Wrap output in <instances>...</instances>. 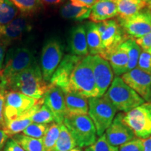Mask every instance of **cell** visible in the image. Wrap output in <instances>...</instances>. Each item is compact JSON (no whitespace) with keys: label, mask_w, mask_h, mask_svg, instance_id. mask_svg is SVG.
<instances>
[{"label":"cell","mask_w":151,"mask_h":151,"mask_svg":"<svg viewBox=\"0 0 151 151\" xmlns=\"http://www.w3.org/2000/svg\"><path fill=\"white\" fill-rule=\"evenodd\" d=\"M37 60L32 51L26 48H15L9 50L5 64L0 73V86L24 69L36 65Z\"/></svg>","instance_id":"cell-5"},{"label":"cell","mask_w":151,"mask_h":151,"mask_svg":"<svg viewBox=\"0 0 151 151\" xmlns=\"http://www.w3.org/2000/svg\"><path fill=\"white\" fill-rule=\"evenodd\" d=\"M10 137L4 129V127H0V151L3 148L5 143Z\"/></svg>","instance_id":"cell-40"},{"label":"cell","mask_w":151,"mask_h":151,"mask_svg":"<svg viewBox=\"0 0 151 151\" xmlns=\"http://www.w3.org/2000/svg\"><path fill=\"white\" fill-rule=\"evenodd\" d=\"M122 44L127 50L128 56H129L128 71H129L137 68L138 61H139L142 50L134 39H127Z\"/></svg>","instance_id":"cell-27"},{"label":"cell","mask_w":151,"mask_h":151,"mask_svg":"<svg viewBox=\"0 0 151 151\" xmlns=\"http://www.w3.org/2000/svg\"><path fill=\"white\" fill-rule=\"evenodd\" d=\"M119 151H144V139L135 137L132 140L121 145Z\"/></svg>","instance_id":"cell-34"},{"label":"cell","mask_w":151,"mask_h":151,"mask_svg":"<svg viewBox=\"0 0 151 151\" xmlns=\"http://www.w3.org/2000/svg\"><path fill=\"white\" fill-rule=\"evenodd\" d=\"M48 124H38L32 122L22 132V134L35 139H42L47 129Z\"/></svg>","instance_id":"cell-32"},{"label":"cell","mask_w":151,"mask_h":151,"mask_svg":"<svg viewBox=\"0 0 151 151\" xmlns=\"http://www.w3.org/2000/svg\"><path fill=\"white\" fill-rule=\"evenodd\" d=\"M92 66L99 97L104 95L113 81L114 73L109 61L99 55H92Z\"/></svg>","instance_id":"cell-11"},{"label":"cell","mask_w":151,"mask_h":151,"mask_svg":"<svg viewBox=\"0 0 151 151\" xmlns=\"http://www.w3.org/2000/svg\"><path fill=\"white\" fill-rule=\"evenodd\" d=\"M43 104V98L39 99L38 102L34 106L32 109L28 110L19 116L18 118L14 120L5 121L4 129L9 137L18 134L20 132H22L27 128L32 121V116L35 114V113L41 106Z\"/></svg>","instance_id":"cell-17"},{"label":"cell","mask_w":151,"mask_h":151,"mask_svg":"<svg viewBox=\"0 0 151 151\" xmlns=\"http://www.w3.org/2000/svg\"><path fill=\"white\" fill-rule=\"evenodd\" d=\"M91 9L77 6L71 2L67 3L60 10L61 16L66 19L73 20H83L89 18Z\"/></svg>","instance_id":"cell-24"},{"label":"cell","mask_w":151,"mask_h":151,"mask_svg":"<svg viewBox=\"0 0 151 151\" xmlns=\"http://www.w3.org/2000/svg\"><path fill=\"white\" fill-rule=\"evenodd\" d=\"M18 14V9L11 0H0V25L9 24Z\"/></svg>","instance_id":"cell-26"},{"label":"cell","mask_w":151,"mask_h":151,"mask_svg":"<svg viewBox=\"0 0 151 151\" xmlns=\"http://www.w3.org/2000/svg\"><path fill=\"white\" fill-rule=\"evenodd\" d=\"M4 151H25L22 148L17 141L15 140L14 138H11L7 140L6 143Z\"/></svg>","instance_id":"cell-37"},{"label":"cell","mask_w":151,"mask_h":151,"mask_svg":"<svg viewBox=\"0 0 151 151\" xmlns=\"http://www.w3.org/2000/svg\"><path fill=\"white\" fill-rule=\"evenodd\" d=\"M43 104L51 111L56 123H63L67 116V108L63 90L59 87L49 85V88L43 97Z\"/></svg>","instance_id":"cell-12"},{"label":"cell","mask_w":151,"mask_h":151,"mask_svg":"<svg viewBox=\"0 0 151 151\" xmlns=\"http://www.w3.org/2000/svg\"><path fill=\"white\" fill-rule=\"evenodd\" d=\"M41 4H44L52 5V4H58L62 1V0H40Z\"/></svg>","instance_id":"cell-42"},{"label":"cell","mask_w":151,"mask_h":151,"mask_svg":"<svg viewBox=\"0 0 151 151\" xmlns=\"http://www.w3.org/2000/svg\"><path fill=\"white\" fill-rule=\"evenodd\" d=\"M60 132V124L55 122H52L48 126L46 134L42 138L45 151H51L58 141Z\"/></svg>","instance_id":"cell-29"},{"label":"cell","mask_w":151,"mask_h":151,"mask_svg":"<svg viewBox=\"0 0 151 151\" xmlns=\"http://www.w3.org/2000/svg\"><path fill=\"white\" fill-rule=\"evenodd\" d=\"M71 3L74 6L91 9L97 0H69Z\"/></svg>","instance_id":"cell-39"},{"label":"cell","mask_w":151,"mask_h":151,"mask_svg":"<svg viewBox=\"0 0 151 151\" xmlns=\"http://www.w3.org/2000/svg\"><path fill=\"white\" fill-rule=\"evenodd\" d=\"M118 16V7L113 0H97L91 8L89 18L92 22L99 23Z\"/></svg>","instance_id":"cell-19"},{"label":"cell","mask_w":151,"mask_h":151,"mask_svg":"<svg viewBox=\"0 0 151 151\" xmlns=\"http://www.w3.org/2000/svg\"><path fill=\"white\" fill-rule=\"evenodd\" d=\"M92 57L90 55L84 57L76 65L71 74L67 92H76L86 98L99 97L92 70Z\"/></svg>","instance_id":"cell-2"},{"label":"cell","mask_w":151,"mask_h":151,"mask_svg":"<svg viewBox=\"0 0 151 151\" xmlns=\"http://www.w3.org/2000/svg\"><path fill=\"white\" fill-rule=\"evenodd\" d=\"M68 115H88L89 106L88 98L76 92H64Z\"/></svg>","instance_id":"cell-21"},{"label":"cell","mask_w":151,"mask_h":151,"mask_svg":"<svg viewBox=\"0 0 151 151\" xmlns=\"http://www.w3.org/2000/svg\"><path fill=\"white\" fill-rule=\"evenodd\" d=\"M32 121L38 124H50L55 122V118L51 111L44 104L32 116Z\"/></svg>","instance_id":"cell-31"},{"label":"cell","mask_w":151,"mask_h":151,"mask_svg":"<svg viewBox=\"0 0 151 151\" xmlns=\"http://www.w3.org/2000/svg\"><path fill=\"white\" fill-rule=\"evenodd\" d=\"M118 7V17L126 18L140 12L146 8L147 2L143 0H113Z\"/></svg>","instance_id":"cell-23"},{"label":"cell","mask_w":151,"mask_h":151,"mask_svg":"<svg viewBox=\"0 0 151 151\" xmlns=\"http://www.w3.org/2000/svg\"><path fill=\"white\" fill-rule=\"evenodd\" d=\"M121 78L146 102L151 103V75L135 68Z\"/></svg>","instance_id":"cell-13"},{"label":"cell","mask_w":151,"mask_h":151,"mask_svg":"<svg viewBox=\"0 0 151 151\" xmlns=\"http://www.w3.org/2000/svg\"><path fill=\"white\" fill-rule=\"evenodd\" d=\"M101 57L109 61L116 76H120L128 72L129 56L122 44Z\"/></svg>","instance_id":"cell-18"},{"label":"cell","mask_w":151,"mask_h":151,"mask_svg":"<svg viewBox=\"0 0 151 151\" xmlns=\"http://www.w3.org/2000/svg\"><path fill=\"white\" fill-rule=\"evenodd\" d=\"M76 146L71 133L63 123L60 124V132L58 141L51 151H69Z\"/></svg>","instance_id":"cell-25"},{"label":"cell","mask_w":151,"mask_h":151,"mask_svg":"<svg viewBox=\"0 0 151 151\" xmlns=\"http://www.w3.org/2000/svg\"><path fill=\"white\" fill-rule=\"evenodd\" d=\"M88 114L99 137L102 136L114 120L117 109L104 96L88 98Z\"/></svg>","instance_id":"cell-6"},{"label":"cell","mask_w":151,"mask_h":151,"mask_svg":"<svg viewBox=\"0 0 151 151\" xmlns=\"http://www.w3.org/2000/svg\"><path fill=\"white\" fill-rule=\"evenodd\" d=\"M5 55V46L0 42V73L4 66V60Z\"/></svg>","instance_id":"cell-41"},{"label":"cell","mask_w":151,"mask_h":151,"mask_svg":"<svg viewBox=\"0 0 151 151\" xmlns=\"http://www.w3.org/2000/svg\"><path fill=\"white\" fill-rule=\"evenodd\" d=\"M69 50L71 55L76 56L86 57L89 55L86 27L84 25L77 26L72 29L69 39Z\"/></svg>","instance_id":"cell-20"},{"label":"cell","mask_w":151,"mask_h":151,"mask_svg":"<svg viewBox=\"0 0 151 151\" xmlns=\"http://www.w3.org/2000/svg\"><path fill=\"white\" fill-rule=\"evenodd\" d=\"M66 126L76 146L82 148L92 146L97 141V130L88 115H68L64 119Z\"/></svg>","instance_id":"cell-4"},{"label":"cell","mask_w":151,"mask_h":151,"mask_svg":"<svg viewBox=\"0 0 151 151\" xmlns=\"http://www.w3.org/2000/svg\"><path fill=\"white\" fill-rule=\"evenodd\" d=\"M134 40L137 44L140 46L141 50L146 51L151 48V32L139 39H134Z\"/></svg>","instance_id":"cell-36"},{"label":"cell","mask_w":151,"mask_h":151,"mask_svg":"<svg viewBox=\"0 0 151 151\" xmlns=\"http://www.w3.org/2000/svg\"><path fill=\"white\" fill-rule=\"evenodd\" d=\"M63 56V48L56 39H50L45 43L41 55V70L46 83L51 80Z\"/></svg>","instance_id":"cell-8"},{"label":"cell","mask_w":151,"mask_h":151,"mask_svg":"<svg viewBox=\"0 0 151 151\" xmlns=\"http://www.w3.org/2000/svg\"><path fill=\"white\" fill-rule=\"evenodd\" d=\"M122 118L123 113H118L104 133L106 140L112 146H120L137 137L134 132L124 123Z\"/></svg>","instance_id":"cell-15"},{"label":"cell","mask_w":151,"mask_h":151,"mask_svg":"<svg viewBox=\"0 0 151 151\" xmlns=\"http://www.w3.org/2000/svg\"><path fill=\"white\" fill-rule=\"evenodd\" d=\"M146 52H148V53H150V54H151V48H150V49H148V50H146Z\"/></svg>","instance_id":"cell-45"},{"label":"cell","mask_w":151,"mask_h":151,"mask_svg":"<svg viewBox=\"0 0 151 151\" xmlns=\"http://www.w3.org/2000/svg\"><path fill=\"white\" fill-rule=\"evenodd\" d=\"M39 99L14 91H5V104L4 116V121L14 120L29 110Z\"/></svg>","instance_id":"cell-10"},{"label":"cell","mask_w":151,"mask_h":151,"mask_svg":"<svg viewBox=\"0 0 151 151\" xmlns=\"http://www.w3.org/2000/svg\"><path fill=\"white\" fill-rule=\"evenodd\" d=\"M0 38H1V37H0Z\"/></svg>","instance_id":"cell-47"},{"label":"cell","mask_w":151,"mask_h":151,"mask_svg":"<svg viewBox=\"0 0 151 151\" xmlns=\"http://www.w3.org/2000/svg\"><path fill=\"white\" fill-rule=\"evenodd\" d=\"M5 104V91L0 89V127H4L5 121L4 116Z\"/></svg>","instance_id":"cell-38"},{"label":"cell","mask_w":151,"mask_h":151,"mask_svg":"<svg viewBox=\"0 0 151 151\" xmlns=\"http://www.w3.org/2000/svg\"><path fill=\"white\" fill-rule=\"evenodd\" d=\"M146 11H148V12L150 14V15L151 16V0H150V1L147 2V5H146Z\"/></svg>","instance_id":"cell-43"},{"label":"cell","mask_w":151,"mask_h":151,"mask_svg":"<svg viewBox=\"0 0 151 151\" xmlns=\"http://www.w3.org/2000/svg\"><path fill=\"white\" fill-rule=\"evenodd\" d=\"M49 85L43 78L41 68L38 64L24 69L9 78L0 86L4 91L18 92L28 97L40 99L49 88Z\"/></svg>","instance_id":"cell-1"},{"label":"cell","mask_w":151,"mask_h":151,"mask_svg":"<svg viewBox=\"0 0 151 151\" xmlns=\"http://www.w3.org/2000/svg\"><path fill=\"white\" fill-rule=\"evenodd\" d=\"M106 26L104 31L100 35L104 50L103 53L99 56L111 52V50L118 48L122 43L129 39L124 32L116 20L111 19L106 20Z\"/></svg>","instance_id":"cell-16"},{"label":"cell","mask_w":151,"mask_h":151,"mask_svg":"<svg viewBox=\"0 0 151 151\" xmlns=\"http://www.w3.org/2000/svg\"><path fill=\"white\" fill-rule=\"evenodd\" d=\"M14 139L25 151H45L42 139H35L24 134H16Z\"/></svg>","instance_id":"cell-28"},{"label":"cell","mask_w":151,"mask_h":151,"mask_svg":"<svg viewBox=\"0 0 151 151\" xmlns=\"http://www.w3.org/2000/svg\"><path fill=\"white\" fill-rule=\"evenodd\" d=\"M137 68L151 75V54L144 50L141 51Z\"/></svg>","instance_id":"cell-35"},{"label":"cell","mask_w":151,"mask_h":151,"mask_svg":"<svg viewBox=\"0 0 151 151\" xmlns=\"http://www.w3.org/2000/svg\"><path fill=\"white\" fill-rule=\"evenodd\" d=\"M104 97L116 107L117 111L127 113L145 103V101L121 77L116 76L104 94Z\"/></svg>","instance_id":"cell-3"},{"label":"cell","mask_w":151,"mask_h":151,"mask_svg":"<svg viewBox=\"0 0 151 151\" xmlns=\"http://www.w3.org/2000/svg\"><path fill=\"white\" fill-rule=\"evenodd\" d=\"M122 120L137 137L146 139L151 137V103L145 102L123 113Z\"/></svg>","instance_id":"cell-7"},{"label":"cell","mask_w":151,"mask_h":151,"mask_svg":"<svg viewBox=\"0 0 151 151\" xmlns=\"http://www.w3.org/2000/svg\"><path fill=\"white\" fill-rule=\"evenodd\" d=\"M83 58L71 54L65 55L55 71L50 84L59 87L64 92H67L71 74L76 65Z\"/></svg>","instance_id":"cell-14"},{"label":"cell","mask_w":151,"mask_h":151,"mask_svg":"<svg viewBox=\"0 0 151 151\" xmlns=\"http://www.w3.org/2000/svg\"><path fill=\"white\" fill-rule=\"evenodd\" d=\"M89 148L91 151H119L118 147L112 146L106 140L104 134L99 137L95 143L90 146Z\"/></svg>","instance_id":"cell-33"},{"label":"cell","mask_w":151,"mask_h":151,"mask_svg":"<svg viewBox=\"0 0 151 151\" xmlns=\"http://www.w3.org/2000/svg\"><path fill=\"white\" fill-rule=\"evenodd\" d=\"M69 151H83V150H82V149H81V148H79V147H75L74 148L71 149V150Z\"/></svg>","instance_id":"cell-44"},{"label":"cell","mask_w":151,"mask_h":151,"mask_svg":"<svg viewBox=\"0 0 151 151\" xmlns=\"http://www.w3.org/2000/svg\"><path fill=\"white\" fill-rule=\"evenodd\" d=\"M16 7L24 14H33L40 9V0H11Z\"/></svg>","instance_id":"cell-30"},{"label":"cell","mask_w":151,"mask_h":151,"mask_svg":"<svg viewBox=\"0 0 151 151\" xmlns=\"http://www.w3.org/2000/svg\"><path fill=\"white\" fill-rule=\"evenodd\" d=\"M86 39L88 50L90 55H101L104 52L101 38L98 31L97 24L94 22H89L86 24Z\"/></svg>","instance_id":"cell-22"},{"label":"cell","mask_w":151,"mask_h":151,"mask_svg":"<svg viewBox=\"0 0 151 151\" xmlns=\"http://www.w3.org/2000/svg\"><path fill=\"white\" fill-rule=\"evenodd\" d=\"M86 151H91V150H90V148H87L86 149Z\"/></svg>","instance_id":"cell-46"},{"label":"cell","mask_w":151,"mask_h":151,"mask_svg":"<svg viewBox=\"0 0 151 151\" xmlns=\"http://www.w3.org/2000/svg\"><path fill=\"white\" fill-rule=\"evenodd\" d=\"M116 20L129 39H139L151 32V16L146 10L126 18L118 17Z\"/></svg>","instance_id":"cell-9"}]
</instances>
